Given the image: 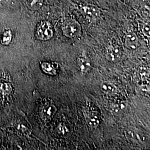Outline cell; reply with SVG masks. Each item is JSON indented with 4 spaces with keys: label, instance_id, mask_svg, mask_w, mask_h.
I'll return each mask as SVG.
<instances>
[{
    "label": "cell",
    "instance_id": "cell-16",
    "mask_svg": "<svg viewBox=\"0 0 150 150\" xmlns=\"http://www.w3.org/2000/svg\"><path fill=\"white\" fill-rule=\"evenodd\" d=\"M59 133L63 135L68 134L69 132V129H67L64 124H60L59 125Z\"/></svg>",
    "mask_w": 150,
    "mask_h": 150
},
{
    "label": "cell",
    "instance_id": "cell-1",
    "mask_svg": "<svg viewBox=\"0 0 150 150\" xmlns=\"http://www.w3.org/2000/svg\"><path fill=\"white\" fill-rule=\"evenodd\" d=\"M62 30L66 37L70 38H78L81 35V26L79 22L75 19L69 18L64 21Z\"/></svg>",
    "mask_w": 150,
    "mask_h": 150
},
{
    "label": "cell",
    "instance_id": "cell-15",
    "mask_svg": "<svg viewBox=\"0 0 150 150\" xmlns=\"http://www.w3.org/2000/svg\"><path fill=\"white\" fill-rule=\"evenodd\" d=\"M142 32L145 36L149 38L150 35V27L149 22H145L142 27Z\"/></svg>",
    "mask_w": 150,
    "mask_h": 150
},
{
    "label": "cell",
    "instance_id": "cell-2",
    "mask_svg": "<svg viewBox=\"0 0 150 150\" xmlns=\"http://www.w3.org/2000/svg\"><path fill=\"white\" fill-rule=\"evenodd\" d=\"M53 36V28L49 22L44 21L38 25L36 32V38L38 40L47 41L51 39Z\"/></svg>",
    "mask_w": 150,
    "mask_h": 150
},
{
    "label": "cell",
    "instance_id": "cell-17",
    "mask_svg": "<svg viewBox=\"0 0 150 150\" xmlns=\"http://www.w3.org/2000/svg\"><path fill=\"white\" fill-rule=\"evenodd\" d=\"M9 1V0H0V3H2V4H5Z\"/></svg>",
    "mask_w": 150,
    "mask_h": 150
},
{
    "label": "cell",
    "instance_id": "cell-9",
    "mask_svg": "<svg viewBox=\"0 0 150 150\" xmlns=\"http://www.w3.org/2000/svg\"><path fill=\"white\" fill-rule=\"evenodd\" d=\"M101 89L103 92L110 95H112L117 93V88L112 83L109 82H103L101 84Z\"/></svg>",
    "mask_w": 150,
    "mask_h": 150
},
{
    "label": "cell",
    "instance_id": "cell-13",
    "mask_svg": "<svg viewBox=\"0 0 150 150\" xmlns=\"http://www.w3.org/2000/svg\"><path fill=\"white\" fill-rule=\"evenodd\" d=\"M12 40V34L10 31H6L3 33L1 38V42L3 45H8L11 42Z\"/></svg>",
    "mask_w": 150,
    "mask_h": 150
},
{
    "label": "cell",
    "instance_id": "cell-4",
    "mask_svg": "<svg viewBox=\"0 0 150 150\" xmlns=\"http://www.w3.org/2000/svg\"><path fill=\"white\" fill-rule=\"evenodd\" d=\"M86 123L92 129H96L100 124L99 114L95 111H86L84 113Z\"/></svg>",
    "mask_w": 150,
    "mask_h": 150
},
{
    "label": "cell",
    "instance_id": "cell-6",
    "mask_svg": "<svg viewBox=\"0 0 150 150\" xmlns=\"http://www.w3.org/2000/svg\"><path fill=\"white\" fill-rule=\"evenodd\" d=\"M139 40L137 35L133 32L128 33L125 38V46L129 50H135L138 46Z\"/></svg>",
    "mask_w": 150,
    "mask_h": 150
},
{
    "label": "cell",
    "instance_id": "cell-10",
    "mask_svg": "<svg viewBox=\"0 0 150 150\" xmlns=\"http://www.w3.org/2000/svg\"><path fill=\"white\" fill-rule=\"evenodd\" d=\"M82 10L86 16L90 18H96L100 15V11L95 6H86L82 7Z\"/></svg>",
    "mask_w": 150,
    "mask_h": 150
},
{
    "label": "cell",
    "instance_id": "cell-7",
    "mask_svg": "<svg viewBox=\"0 0 150 150\" xmlns=\"http://www.w3.org/2000/svg\"><path fill=\"white\" fill-rule=\"evenodd\" d=\"M77 67L82 74H86L91 69V62L86 57L81 56L77 60Z\"/></svg>",
    "mask_w": 150,
    "mask_h": 150
},
{
    "label": "cell",
    "instance_id": "cell-12",
    "mask_svg": "<svg viewBox=\"0 0 150 150\" xmlns=\"http://www.w3.org/2000/svg\"><path fill=\"white\" fill-rule=\"evenodd\" d=\"M43 4V0H27L28 7L33 10L40 8Z\"/></svg>",
    "mask_w": 150,
    "mask_h": 150
},
{
    "label": "cell",
    "instance_id": "cell-14",
    "mask_svg": "<svg viewBox=\"0 0 150 150\" xmlns=\"http://www.w3.org/2000/svg\"><path fill=\"white\" fill-rule=\"evenodd\" d=\"M12 87L9 83H0V92L4 95L10 94Z\"/></svg>",
    "mask_w": 150,
    "mask_h": 150
},
{
    "label": "cell",
    "instance_id": "cell-5",
    "mask_svg": "<svg viewBox=\"0 0 150 150\" xmlns=\"http://www.w3.org/2000/svg\"><path fill=\"white\" fill-rule=\"evenodd\" d=\"M121 56L120 48L117 46H110L107 48L106 59L111 62L118 61Z\"/></svg>",
    "mask_w": 150,
    "mask_h": 150
},
{
    "label": "cell",
    "instance_id": "cell-11",
    "mask_svg": "<svg viewBox=\"0 0 150 150\" xmlns=\"http://www.w3.org/2000/svg\"><path fill=\"white\" fill-rule=\"evenodd\" d=\"M41 67L43 71L48 75H56V70L53 64L48 62H43L41 64Z\"/></svg>",
    "mask_w": 150,
    "mask_h": 150
},
{
    "label": "cell",
    "instance_id": "cell-8",
    "mask_svg": "<svg viewBox=\"0 0 150 150\" xmlns=\"http://www.w3.org/2000/svg\"><path fill=\"white\" fill-rule=\"evenodd\" d=\"M127 102L121 101L113 104L111 107L112 113L115 116H121L127 109Z\"/></svg>",
    "mask_w": 150,
    "mask_h": 150
},
{
    "label": "cell",
    "instance_id": "cell-3",
    "mask_svg": "<svg viewBox=\"0 0 150 150\" xmlns=\"http://www.w3.org/2000/svg\"><path fill=\"white\" fill-rule=\"evenodd\" d=\"M57 108L53 103L46 102L40 109V116L44 121H48L54 117Z\"/></svg>",
    "mask_w": 150,
    "mask_h": 150
}]
</instances>
